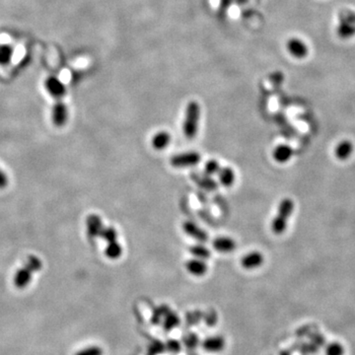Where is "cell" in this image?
<instances>
[{"mask_svg": "<svg viewBox=\"0 0 355 355\" xmlns=\"http://www.w3.org/2000/svg\"><path fill=\"white\" fill-rule=\"evenodd\" d=\"M344 348L339 342H331L326 348V355H343Z\"/></svg>", "mask_w": 355, "mask_h": 355, "instance_id": "cell-23", "label": "cell"}, {"mask_svg": "<svg viewBox=\"0 0 355 355\" xmlns=\"http://www.w3.org/2000/svg\"><path fill=\"white\" fill-rule=\"evenodd\" d=\"M183 229L184 231L190 236L191 238H193L194 240L204 243L208 240V235L201 229L199 228L196 224L190 222V221H187L183 224Z\"/></svg>", "mask_w": 355, "mask_h": 355, "instance_id": "cell-10", "label": "cell"}, {"mask_svg": "<svg viewBox=\"0 0 355 355\" xmlns=\"http://www.w3.org/2000/svg\"><path fill=\"white\" fill-rule=\"evenodd\" d=\"M220 169H221L220 165L216 160H210L205 164L204 172L206 175L211 176V175H214V174L218 173Z\"/></svg>", "mask_w": 355, "mask_h": 355, "instance_id": "cell-25", "label": "cell"}, {"mask_svg": "<svg viewBox=\"0 0 355 355\" xmlns=\"http://www.w3.org/2000/svg\"><path fill=\"white\" fill-rule=\"evenodd\" d=\"M202 347L208 352H220L225 347V339L219 335L209 336L204 339Z\"/></svg>", "mask_w": 355, "mask_h": 355, "instance_id": "cell-11", "label": "cell"}, {"mask_svg": "<svg viewBox=\"0 0 355 355\" xmlns=\"http://www.w3.org/2000/svg\"><path fill=\"white\" fill-rule=\"evenodd\" d=\"M353 146L350 143V141L344 140L336 146L335 148V156L339 160H346L352 153Z\"/></svg>", "mask_w": 355, "mask_h": 355, "instance_id": "cell-17", "label": "cell"}, {"mask_svg": "<svg viewBox=\"0 0 355 355\" xmlns=\"http://www.w3.org/2000/svg\"><path fill=\"white\" fill-rule=\"evenodd\" d=\"M14 49L10 45H0V65H7L13 56Z\"/></svg>", "mask_w": 355, "mask_h": 355, "instance_id": "cell-19", "label": "cell"}, {"mask_svg": "<svg viewBox=\"0 0 355 355\" xmlns=\"http://www.w3.org/2000/svg\"><path fill=\"white\" fill-rule=\"evenodd\" d=\"M186 268L190 274L195 275V276H201L206 273L207 264L202 260L193 259V260H189L187 261Z\"/></svg>", "mask_w": 355, "mask_h": 355, "instance_id": "cell-13", "label": "cell"}, {"mask_svg": "<svg viewBox=\"0 0 355 355\" xmlns=\"http://www.w3.org/2000/svg\"><path fill=\"white\" fill-rule=\"evenodd\" d=\"M192 180L202 189H206V190H215L217 189V184L214 180L210 179L209 177L205 176V175H197L194 174L191 176Z\"/></svg>", "mask_w": 355, "mask_h": 355, "instance_id": "cell-16", "label": "cell"}, {"mask_svg": "<svg viewBox=\"0 0 355 355\" xmlns=\"http://www.w3.org/2000/svg\"><path fill=\"white\" fill-rule=\"evenodd\" d=\"M199 118H200L199 105L196 102L189 103L186 110V116L183 126V130L187 138L192 139L195 137L198 130Z\"/></svg>", "mask_w": 355, "mask_h": 355, "instance_id": "cell-3", "label": "cell"}, {"mask_svg": "<svg viewBox=\"0 0 355 355\" xmlns=\"http://www.w3.org/2000/svg\"><path fill=\"white\" fill-rule=\"evenodd\" d=\"M105 254L109 259L117 260L121 256L122 248H121L120 244L118 241H116L114 243H110V244L107 245L106 250H105Z\"/></svg>", "mask_w": 355, "mask_h": 355, "instance_id": "cell-20", "label": "cell"}, {"mask_svg": "<svg viewBox=\"0 0 355 355\" xmlns=\"http://www.w3.org/2000/svg\"><path fill=\"white\" fill-rule=\"evenodd\" d=\"M293 151L288 145H279L273 151V158L278 163H285L290 160Z\"/></svg>", "mask_w": 355, "mask_h": 355, "instance_id": "cell-15", "label": "cell"}, {"mask_svg": "<svg viewBox=\"0 0 355 355\" xmlns=\"http://www.w3.org/2000/svg\"><path fill=\"white\" fill-rule=\"evenodd\" d=\"M287 50L296 58H303L308 53V47L304 42L299 39H290L287 43Z\"/></svg>", "mask_w": 355, "mask_h": 355, "instance_id": "cell-8", "label": "cell"}, {"mask_svg": "<svg viewBox=\"0 0 355 355\" xmlns=\"http://www.w3.org/2000/svg\"><path fill=\"white\" fill-rule=\"evenodd\" d=\"M86 227H87V235L90 240H95L100 237L103 228V221L101 217L97 214H91L86 219Z\"/></svg>", "mask_w": 355, "mask_h": 355, "instance_id": "cell-7", "label": "cell"}, {"mask_svg": "<svg viewBox=\"0 0 355 355\" xmlns=\"http://www.w3.org/2000/svg\"><path fill=\"white\" fill-rule=\"evenodd\" d=\"M43 262L37 256L28 257L26 263L20 269H18L14 275L13 283L15 287L18 289L26 288L29 285L33 274L41 270Z\"/></svg>", "mask_w": 355, "mask_h": 355, "instance_id": "cell-1", "label": "cell"}, {"mask_svg": "<svg viewBox=\"0 0 355 355\" xmlns=\"http://www.w3.org/2000/svg\"><path fill=\"white\" fill-rule=\"evenodd\" d=\"M213 247L220 253H231L236 249V243L229 237H218L213 241Z\"/></svg>", "mask_w": 355, "mask_h": 355, "instance_id": "cell-12", "label": "cell"}, {"mask_svg": "<svg viewBox=\"0 0 355 355\" xmlns=\"http://www.w3.org/2000/svg\"><path fill=\"white\" fill-rule=\"evenodd\" d=\"M179 324V318L174 313H166V319H165V329L171 330L175 327H177Z\"/></svg>", "mask_w": 355, "mask_h": 355, "instance_id": "cell-26", "label": "cell"}, {"mask_svg": "<svg viewBox=\"0 0 355 355\" xmlns=\"http://www.w3.org/2000/svg\"><path fill=\"white\" fill-rule=\"evenodd\" d=\"M171 165L175 168L192 167L200 162V155L197 152H185L172 156Z\"/></svg>", "mask_w": 355, "mask_h": 355, "instance_id": "cell-4", "label": "cell"}, {"mask_svg": "<svg viewBox=\"0 0 355 355\" xmlns=\"http://www.w3.org/2000/svg\"><path fill=\"white\" fill-rule=\"evenodd\" d=\"M263 263V256L260 252H251L244 256L241 260V264L246 269H255Z\"/></svg>", "mask_w": 355, "mask_h": 355, "instance_id": "cell-9", "label": "cell"}, {"mask_svg": "<svg viewBox=\"0 0 355 355\" xmlns=\"http://www.w3.org/2000/svg\"><path fill=\"white\" fill-rule=\"evenodd\" d=\"M171 142V135L167 131H159L152 138V146L157 150L166 148Z\"/></svg>", "mask_w": 355, "mask_h": 355, "instance_id": "cell-14", "label": "cell"}, {"mask_svg": "<svg viewBox=\"0 0 355 355\" xmlns=\"http://www.w3.org/2000/svg\"><path fill=\"white\" fill-rule=\"evenodd\" d=\"M8 185V177L5 172L0 168V189H4Z\"/></svg>", "mask_w": 355, "mask_h": 355, "instance_id": "cell-27", "label": "cell"}, {"mask_svg": "<svg viewBox=\"0 0 355 355\" xmlns=\"http://www.w3.org/2000/svg\"><path fill=\"white\" fill-rule=\"evenodd\" d=\"M100 237L102 239H104L108 244H110V243H114L117 241L118 234L114 227H104L101 232Z\"/></svg>", "mask_w": 355, "mask_h": 355, "instance_id": "cell-22", "label": "cell"}, {"mask_svg": "<svg viewBox=\"0 0 355 355\" xmlns=\"http://www.w3.org/2000/svg\"><path fill=\"white\" fill-rule=\"evenodd\" d=\"M45 86L49 95L55 99V102L62 101L66 93L64 84L55 76H49L46 79Z\"/></svg>", "mask_w": 355, "mask_h": 355, "instance_id": "cell-5", "label": "cell"}, {"mask_svg": "<svg viewBox=\"0 0 355 355\" xmlns=\"http://www.w3.org/2000/svg\"><path fill=\"white\" fill-rule=\"evenodd\" d=\"M74 355H103V349L98 345H91L77 351Z\"/></svg>", "mask_w": 355, "mask_h": 355, "instance_id": "cell-24", "label": "cell"}, {"mask_svg": "<svg viewBox=\"0 0 355 355\" xmlns=\"http://www.w3.org/2000/svg\"><path fill=\"white\" fill-rule=\"evenodd\" d=\"M280 355H289V353H288V352H286V351H284V352H282Z\"/></svg>", "mask_w": 355, "mask_h": 355, "instance_id": "cell-29", "label": "cell"}, {"mask_svg": "<svg viewBox=\"0 0 355 355\" xmlns=\"http://www.w3.org/2000/svg\"><path fill=\"white\" fill-rule=\"evenodd\" d=\"M168 348L172 351H178L180 349V345L177 341H169L168 342Z\"/></svg>", "mask_w": 355, "mask_h": 355, "instance_id": "cell-28", "label": "cell"}, {"mask_svg": "<svg viewBox=\"0 0 355 355\" xmlns=\"http://www.w3.org/2000/svg\"><path fill=\"white\" fill-rule=\"evenodd\" d=\"M51 119L55 126L62 127L68 119V110L63 101L54 102L51 112Z\"/></svg>", "mask_w": 355, "mask_h": 355, "instance_id": "cell-6", "label": "cell"}, {"mask_svg": "<svg viewBox=\"0 0 355 355\" xmlns=\"http://www.w3.org/2000/svg\"><path fill=\"white\" fill-rule=\"evenodd\" d=\"M293 209H294V203L291 199L285 198L280 202L277 215L275 216L271 224V229L273 233L279 235L285 231L288 218L290 217L291 213L293 212Z\"/></svg>", "mask_w": 355, "mask_h": 355, "instance_id": "cell-2", "label": "cell"}, {"mask_svg": "<svg viewBox=\"0 0 355 355\" xmlns=\"http://www.w3.org/2000/svg\"><path fill=\"white\" fill-rule=\"evenodd\" d=\"M219 181L224 187H231L235 182V173L229 167L221 168L218 172Z\"/></svg>", "mask_w": 355, "mask_h": 355, "instance_id": "cell-18", "label": "cell"}, {"mask_svg": "<svg viewBox=\"0 0 355 355\" xmlns=\"http://www.w3.org/2000/svg\"><path fill=\"white\" fill-rule=\"evenodd\" d=\"M189 253L199 260H206L210 257V251L201 245H195L189 248Z\"/></svg>", "mask_w": 355, "mask_h": 355, "instance_id": "cell-21", "label": "cell"}]
</instances>
